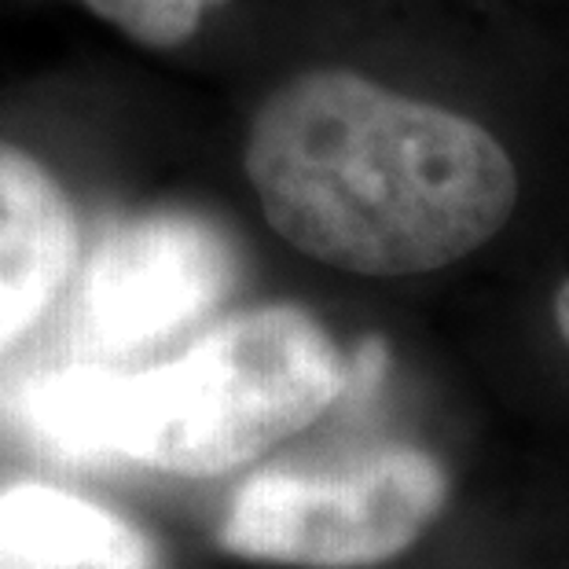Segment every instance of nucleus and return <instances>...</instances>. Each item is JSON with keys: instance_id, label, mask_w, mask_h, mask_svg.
I'll return each instance as SVG.
<instances>
[{"instance_id": "obj_8", "label": "nucleus", "mask_w": 569, "mask_h": 569, "mask_svg": "<svg viewBox=\"0 0 569 569\" xmlns=\"http://www.w3.org/2000/svg\"><path fill=\"white\" fill-rule=\"evenodd\" d=\"M555 323H559L562 342L569 346V280L559 287V295H555Z\"/></svg>"}, {"instance_id": "obj_5", "label": "nucleus", "mask_w": 569, "mask_h": 569, "mask_svg": "<svg viewBox=\"0 0 569 569\" xmlns=\"http://www.w3.org/2000/svg\"><path fill=\"white\" fill-rule=\"evenodd\" d=\"M81 228L44 162L0 140V353L38 323L74 280Z\"/></svg>"}, {"instance_id": "obj_3", "label": "nucleus", "mask_w": 569, "mask_h": 569, "mask_svg": "<svg viewBox=\"0 0 569 569\" xmlns=\"http://www.w3.org/2000/svg\"><path fill=\"white\" fill-rule=\"evenodd\" d=\"M445 503V467L408 445L338 463L269 467L232 496L221 548L264 566L371 569L405 555Z\"/></svg>"}, {"instance_id": "obj_7", "label": "nucleus", "mask_w": 569, "mask_h": 569, "mask_svg": "<svg viewBox=\"0 0 569 569\" xmlns=\"http://www.w3.org/2000/svg\"><path fill=\"white\" fill-rule=\"evenodd\" d=\"M107 27L151 52H173L188 44L202 19L224 0H81Z\"/></svg>"}, {"instance_id": "obj_1", "label": "nucleus", "mask_w": 569, "mask_h": 569, "mask_svg": "<svg viewBox=\"0 0 569 569\" xmlns=\"http://www.w3.org/2000/svg\"><path fill=\"white\" fill-rule=\"evenodd\" d=\"M243 162L276 236L375 280L463 261L518 202V169L486 126L357 70L283 81L253 114Z\"/></svg>"}, {"instance_id": "obj_6", "label": "nucleus", "mask_w": 569, "mask_h": 569, "mask_svg": "<svg viewBox=\"0 0 569 569\" xmlns=\"http://www.w3.org/2000/svg\"><path fill=\"white\" fill-rule=\"evenodd\" d=\"M0 569H162V559L111 507L22 481L0 492Z\"/></svg>"}, {"instance_id": "obj_4", "label": "nucleus", "mask_w": 569, "mask_h": 569, "mask_svg": "<svg viewBox=\"0 0 569 569\" xmlns=\"http://www.w3.org/2000/svg\"><path fill=\"white\" fill-rule=\"evenodd\" d=\"M74 276V342L96 357H126L221 306L236 287L239 253L199 213L151 210L107 228Z\"/></svg>"}, {"instance_id": "obj_2", "label": "nucleus", "mask_w": 569, "mask_h": 569, "mask_svg": "<svg viewBox=\"0 0 569 569\" xmlns=\"http://www.w3.org/2000/svg\"><path fill=\"white\" fill-rule=\"evenodd\" d=\"M349 360L317 317L261 306L213 323L143 371L84 360L22 393V422L74 463H129L217 478L261 459L346 397Z\"/></svg>"}]
</instances>
